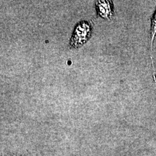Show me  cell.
<instances>
[{"mask_svg":"<svg viewBox=\"0 0 156 156\" xmlns=\"http://www.w3.org/2000/svg\"><path fill=\"white\" fill-rule=\"evenodd\" d=\"M92 33L91 26L87 21H82L76 25L69 46L71 48H78L83 45L91 37Z\"/></svg>","mask_w":156,"mask_h":156,"instance_id":"obj_1","label":"cell"},{"mask_svg":"<svg viewBox=\"0 0 156 156\" xmlns=\"http://www.w3.org/2000/svg\"><path fill=\"white\" fill-rule=\"evenodd\" d=\"M98 15L105 19H110L113 14V3L111 1H98L95 2Z\"/></svg>","mask_w":156,"mask_h":156,"instance_id":"obj_2","label":"cell"},{"mask_svg":"<svg viewBox=\"0 0 156 156\" xmlns=\"http://www.w3.org/2000/svg\"><path fill=\"white\" fill-rule=\"evenodd\" d=\"M156 34V10L151 18V48L152 52L153 44Z\"/></svg>","mask_w":156,"mask_h":156,"instance_id":"obj_3","label":"cell"}]
</instances>
